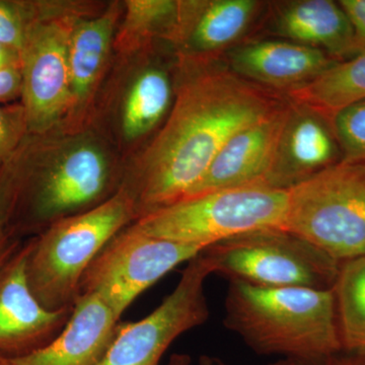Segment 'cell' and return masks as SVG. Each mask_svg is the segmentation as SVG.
Here are the masks:
<instances>
[{
  "mask_svg": "<svg viewBox=\"0 0 365 365\" xmlns=\"http://www.w3.org/2000/svg\"><path fill=\"white\" fill-rule=\"evenodd\" d=\"M283 104L270 88L230 69L187 83L144 160L139 192L143 215L184 199L235 133Z\"/></svg>",
  "mask_w": 365,
  "mask_h": 365,
  "instance_id": "cell-1",
  "label": "cell"
},
{
  "mask_svg": "<svg viewBox=\"0 0 365 365\" xmlns=\"http://www.w3.org/2000/svg\"><path fill=\"white\" fill-rule=\"evenodd\" d=\"M223 324L259 355L321 365L343 352L334 290L230 281Z\"/></svg>",
  "mask_w": 365,
  "mask_h": 365,
  "instance_id": "cell-2",
  "label": "cell"
},
{
  "mask_svg": "<svg viewBox=\"0 0 365 365\" xmlns=\"http://www.w3.org/2000/svg\"><path fill=\"white\" fill-rule=\"evenodd\" d=\"M136 208L135 197L121 189L97 207L55 223L30 244L26 275L43 307L56 311L74 304L86 270Z\"/></svg>",
  "mask_w": 365,
  "mask_h": 365,
  "instance_id": "cell-3",
  "label": "cell"
},
{
  "mask_svg": "<svg viewBox=\"0 0 365 365\" xmlns=\"http://www.w3.org/2000/svg\"><path fill=\"white\" fill-rule=\"evenodd\" d=\"M287 191L284 230L340 263L365 255V158L342 157Z\"/></svg>",
  "mask_w": 365,
  "mask_h": 365,
  "instance_id": "cell-4",
  "label": "cell"
},
{
  "mask_svg": "<svg viewBox=\"0 0 365 365\" xmlns=\"http://www.w3.org/2000/svg\"><path fill=\"white\" fill-rule=\"evenodd\" d=\"M287 206V190L253 185L182 199L141 216L133 227L150 237L207 249L246 232L283 228Z\"/></svg>",
  "mask_w": 365,
  "mask_h": 365,
  "instance_id": "cell-5",
  "label": "cell"
},
{
  "mask_svg": "<svg viewBox=\"0 0 365 365\" xmlns=\"http://www.w3.org/2000/svg\"><path fill=\"white\" fill-rule=\"evenodd\" d=\"M202 253L213 274L260 287L332 289L341 265L312 242L280 227L237 235Z\"/></svg>",
  "mask_w": 365,
  "mask_h": 365,
  "instance_id": "cell-6",
  "label": "cell"
},
{
  "mask_svg": "<svg viewBox=\"0 0 365 365\" xmlns=\"http://www.w3.org/2000/svg\"><path fill=\"white\" fill-rule=\"evenodd\" d=\"M204 247L150 237L131 227L108 242L81 280V294L98 295L118 321L139 295Z\"/></svg>",
  "mask_w": 365,
  "mask_h": 365,
  "instance_id": "cell-7",
  "label": "cell"
},
{
  "mask_svg": "<svg viewBox=\"0 0 365 365\" xmlns=\"http://www.w3.org/2000/svg\"><path fill=\"white\" fill-rule=\"evenodd\" d=\"M213 269L202 252L187 263L172 294L146 318L117 325L109 349L98 365H158L182 334L209 318L205 283Z\"/></svg>",
  "mask_w": 365,
  "mask_h": 365,
  "instance_id": "cell-8",
  "label": "cell"
},
{
  "mask_svg": "<svg viewBox=\"0 0 365 365\" xmlns=\"http://www.w3.org/2000/svg\"><path fill=\"white\" fill-rule=\"evenodd\" d=\"M71 31L60 21L36 18L34 14L26 26L19 55L28 130L49 128L72 100L68 64Z\"/></svg>",
  "mask_w": 365,
  "mask_h": 365,
  "instance_id": "cell-9",
  "label": "cell"
},
{
  "mask_svg": "<svg viewBox=\"0 0 365 365\" xmlns=\"http://www.w3.org/2000/svg\"><path fill=\"white\" fill-rule=\"evenodd\" d=\"M30 245L18 250L0 272V356L16 359L39 349L71 317V307L46 309L26 275Z\"/></svg>",
  "mask_w": 365,
  "mask_h": 365,
  "instance_id": "cell-10",
  "label": "cell"
},
{
  "mask_svg": "<svg viewBox=\"0 0 365 365\" xmlns=\"http://www.w3.org/2000/svg\"><path fill=\"white\" fill-rule=\"evenodd\" d=\"M289 110L290 103H284L261 121L235 133L185 198L218 190L266 185Z\"/></svg>",
  "mask_w": 365,
  "mask_h": 365,
  "instance_id": "cell-11",
  "label": "cell"
},
{
  "mask_svg": "<svg viewBox=\"0 0 365 365\" xmlns=\"http://www.w3.org/2000/svg\"><path fill=\"white\" fill-rule=\"evenodd\" d=\"M332 124L309 108L290 102L267 186L288 190L340 160Z\"/></svg>",
  "mask_w": 365,
  "mask_h": 365,
  "instance_id": "cell-12",
  "label": "cell"
},
{
  "mask_svg": "<svg viewBox=\"0 0 365 365\" xmlns=\"http://www.w3.org/2000/svg\"><path fill=\"white\" fill-rule=\"evenodd\" d=\"M117 323L116 317L98 295L81 294L55 339L11 360L16 365H98L114 339Z\"/></svg>",
  "mask_w": 365,
  "mask_h": 365,
  "instance_id": "cell-13",
  "label": "cell"
},
{
  "mask_svg": "<svg viewBox=\"0 0 365 365\" xmlns=\"http://www.w3.org/2000/svg\"><path fill=\"white\" fill-rule=\"evenodd\" d=\"M325 52L285 41H264L240 48L230 55V67L241 78L288 91L313 81L336 63Z\"/></svg>",
  "mask_w": 365,
  "mask_h": 365,
  "instance_id": "cell-14",
  "label": "cell"
},
{
  "mask_svg": "<svg viewBox=\"0 0 365 365\" xmlns=\"http://www.w3.org/2000/svg\"><path fill=\"white\" fill-rule=\"evenodd\" d=\"M107 163L91 145L73 148L43 178L35 196L39 217L51 218L95 200L107 182Z\"/></svg>",
  "mask_w": 365,
  "mask_h": 365,
  "instance_id": "cell-15",
  "label": "cell"
},
{
  "mask_svg": "<svg viewBox=\"0 0 365 365\" xmlns=\"http://www.w3.org/2000/svg\"><path fill=\"white\" fill-rule=\"evenodd\" d=\"M276 28L292 42L321 50L337 61L357 55L351 23L339 2H292L281 9Z\"/></svg>",
  "mask_w": 365,
  "mask_h": 365,
  "instance_id": "cell-16",
  "label": "cell"
},
{
  "mask_svg": "<svg viewBox=\"0 0 365 365\" xmlns=\"http://www.w3.org/2000/svg\"><path fill=\"white\" fill-rule=\"evenodd\" d=\"M191 16L182 31L191 51L210 54L227 49L246 32L260 4L254 0H213L188 4Z\"/></svg>",
  "mask_w": 365,
  "mask_h": 365,
  "instance_id": "cell-17",
  "label": "cell"
},
{
  "mask_svg": "<svg viewBox=\"0 0 365 365\" xmlns=\"http://www.w3.org/2000/svg\"><path fill=\"white\" fill-rule=\"evenodd\" d=\"M287 96L290 102L318 113L331 124L345 108L365 100V53L337 61Z\"/></svg>",
  "mask_w": 365,
  "mask_h": 365,
  "instance_id": "cell-18",
  "label": "cell"
},
{
  "mask_svg": "<svg viewBox=\"0 0 365 365\" xmlns=\"http://www.w3.org/2000/svg\"><path fill=\"white\" fill-rule=\"evenodd\" d=\"M114 13L83 21L71 31L68 46L71 95L83 100L93 88L111 41Z\"/></svg>",
  "mask_w": 365,
  "mask_h": 365,
  "instance_id": "cell-19",
  "label": "cell"
},
{
  "mask_svg": "<svg viewBox=\"0 0 365 365\" xmlns=\"http://www.w3.org/2000/svg\"><path fill=\"white\" fill-rule=\"evenodd\" d=\"M333 290L343 352L365 355V255L341 263Z\"/></svg>",
  "mask_w": 365,
  "mask_h": 365,
  "instance_id": "cell-20",
  "label": "cell"
},
{
  "mask_svg": "<svg viewBox=\"0 0 365 365\" xmlns=\"http://www.w3.org/2000/svg\"><path fill=\"white\" fill-rule=\"evenodd\" d=\"M172 100V86L167 74L150 69L138 76L124 105L123 131L128 139L150 130L167 113Z\"/></svg>",
  "mask_w": 365,
  "mask_h": 365,
  "instance_id": "cell-21",
  "label": "cell"
},
{
  "mask_svg": "<svg viewBox=\"0 0 365 365\" xmlns=\"http://www.w3.org/2000/svg\"><path fill=\"white\" fill-rule=\"evenodd\" d=\"M332 127L342 157L365 158V100L338 113Z\"/></svg>",
  "mask_w": 365,
  "mask_h": 365,
  "instance_id": "cell-22",
  "label": "cell"
},
{
  "mask_svg": "<svg viewBox=\"0 0 365 365\" xmlns=\"http://www.w3.org/2000/svg\"><path fill=\"white\" fill-rule=\"evenodd\" d=\"M33 13L26 4L0 1V44L20 53Z\"/></svg>",
  "mask_w": 365,
  "mask_h": 365,
  "instance_id": "cell-23",
  "label": "cell"
},
{
  "mask_svg": "<svg viewBox=\"0 0 365 365\" xmlns=\"http://www.w3.org/2000/svg\"><path fill=\"white\" fill-rule=\"evenodd\" d=\"M127 26L144 31L160 25L178 11V4L169 0H135L129 1Z\"/></svg>",
  "mask_w": 365,
  "mask_h": 365,
  "instance_id": "cell-24",
  "label": "cell"
},
{
  "mask_svg": "<svg viewBox=\"0 0 365 365\" xmlns=\"http://www.w3.org/2000/svg\"><path fill=\"white\" fill-rule=\"evenodd\" d=\"M24 128L26 123L23 107L19 111L0 108V163L18 145Z\"/></svg>",
  "mask_w": 365,
  "mask_h": 365,
  "instance_id": "cell-25",
  "label": "cell"
},
{
  "mask_svg": "<svg viewBox=\"0 0 365 365\" xmlns=\"http://www.w3.org/2000/svg\"><path fill=\"white\" fill-rule=\"evenodd\" d=\"M354 32L357 55L365 53V0H341Z\"/></svg>",
  "mask_w": 365,
  "mask_h": 365,
  "instance_id": "cell-26",
  "label": "cell"
},
{
  "mask_svg": "<svg viewBox=\"0 0 365 365\" xmlns=\"http://www.w3.org/2000/svg\"><path fill=\"white\" fill-rule=\"evenodd\" d=\"M21 91L20 66L7 67L0 71V101L14 97Z\"/></svg>",
  "mask_w": 365,
  "mask_h": 365,
  "instance_id": "cell-27",
  "label": "cell"
},
{
  "mask_svg": "<svg viewBox=\"0 0 365 365\" xmlns=\"http://www.w3.org/2000/svg\"><path fill=\"white\" fill-rule=\"evenodd\" d=\"M16 251L18 249H16V242H14L11 237L0 227V272L6 265L7 262L13 258Z\"/></svg>",
  "mask_w": 365,
  "mask_h": 365,
  "instance_id": "cell-28",
  "label": "cell"
},
{
  "mask_svg": "<svg viewBox=\"0 0 365 365\" xmlns=\"http://www.w3.org/2000/svg\"><path fill=\"white\" fill-rule=\"evenodd\" d=\"M321 365H365V355L340 353Z\"/></svg>",
  "mask_w": 365,
  "mask_h": 365,
  "instance_id": "cell-29",
  "label": "cell"
},
{
  "mask_svg": "<svg viewBox=\"0 0 365 365\" xmlns=\"http://www.w3.org/2000/svg\"><path fill=\"white\" fill-rule=\"evenodd\" d=\"M199 365H232L227 364L225 360L218 359L215 356H209V355H201L199 359ZM267 365H304L297 361V360L280 359L273 364Z\"/></svg>",
  "mask_w": 365,
  "mask_h": 365,
  "instance_id": "cell-30",
  "label": "cell"
},
{
  "mask_svg": "<svg viewBox=\"0 0 365 365\" xmlns=\"http://www.w3.org/2000/svg\"><path fill=\"white\" fill-rule=\"evenodd\" d=\"M187 364V357H177V359H174L170 361L169 365H186Z\"/></svg>",
  "mask_w": 365,
  "mask_h": 365,
  "instance_id": "cell-31",
  "label": "cell"
},
{
  "mask_svg": "<svg viewBox=\"0 0 365 365\" xmlns=\"http://www.w3.org/2000/svg\"><path fill=\"white\" fill-rule=\"evenodd\" d=\"M0 365H16L11 361V359H6V357L0 356Z\"/></svg>",
  "mask_w": 365,
  "mask_h": 365,
  "instance_id": "cell-32",
  "label": "cell"
},
{
  "mask_svg": "<svg viewBox=\"0 0 365 365\" xmlns=\"http://www.w3.org/2000/svg\"><path fill=\"white\" fill-rule=\"evenodd\" d=\"M1 195H2V185H1V179H0V208H1Z\"/></svg>",
  "mask_w": 365,
  "mask_h": 365,
  "instance_id": "cell-33",
  "label": "cell"
}]
</instances>
